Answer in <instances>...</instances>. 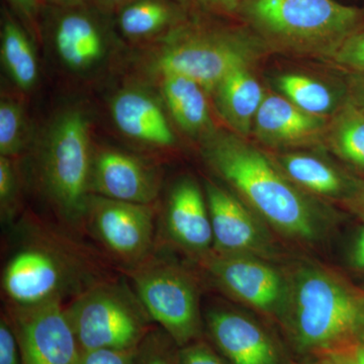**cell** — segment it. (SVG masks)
Masks as SVG:
<instances>
[{"label": "cell", "instance_id": "cell-33", "mask_svg": "<svg viewBox=\"0 0 364 364\" xmlns=\"http://www.w3.org/2000/svg\"><path fill=\"white\" fill-rule=\"evenodd\" d=\"M345 87H346L347 95L364 109V75L349 74Z\"/></svg>", "mask_w": 364, "mask_h": 364}, {"label": "cell", "instance_id": "cell-4", "mask_svg": "<svg viewBox=\"0 0 364 364\" xmlns=\"http://www.w3.org/2000/svg\"><path fill=\"white\" fill-rule=\"evenodd\" d=\"M244 11L273 45L323 56L331 57L364 26V9L336 0H247Z\"/></svg>", "mask_w": 364, "mask_h": 364}, {"label": "cell", "instance_id": "cell-30", "mask_svg": "<svg viewBox=\"0 0 364 364\" xmlns=\"http://www.w3.org/2000/svg\"><path fill=\"white\" fill-rule=\"evenodd\" d=\"M181 364H231L207 338L181 347Z\"/></svg>", "mask_w": 364, "mask_h": 364}, {"label": "cell", "instance_id": "cell-16", "mask_svg": "<svg viewBox=\"0 0 364 364\" xmlns=\"http://www.w3.org/2000/svg\"><path fill=\"white\" fill-rule=\"evenodd\" d=\"M328 121L301 111L282 95H265L252 131L258 140L274 148H296L324 140Z\"/></svg>", "mask_w": 364, "mask_h": 364}, {"label": "cell", "instance_id": "cell-5", "mask_svg": "<svg viewBox=\"0 0 364 364\" xmlns=\"http://www.w3.org/2000/svg\"><path fill=\"white\" fill-rule=\"evenodd\" d=\"M64 311L82 351L136 348L155 326L126 275L100 280Z\"/></svg>", "mask_w": 364, "mask_h": 364}, {"label": "cell", "instance_id": "cell-22", "mask_svg": "<svg viewBox=\"0 0 364 364\" xmlns=\"http://www.w3.org/2000/svg\"><path fill=\"white\" fill-rule=\"evenodd\" d=\"M56 47L62 61L74 69L90 66L104 51L102 36L85 16L72 14L60 21Z\"/></svg>", "mask_w": 364, "mask_h": 364}, {"label": "cell", "instance_id": "cell-25", "mask_svg": "<svg viewBox=\"0 0 364 364\" xmlns=\"http://www.w3.org/2000/svg\"><path fill=\"white\" fill-rule=\"evenodd\" d=\"M169 18V11L158 1H141L127 7L121 16V28L126 35L142 37L161 28Z\"/></svg>", "mask_w": 364, "mask_h": 364}, {"label": "cell", "instance_id": "cell-14", "mask_svg": "<svg viewBox=\"0 0 364 364\" xmlns=\"http://www.w3.org/2000/svg\"><path fill=\"white\" fill-rule=\"evenodd\" d=\"M161 230L164 245L179 249L195 260L212 250L207 198L193 179H181L170 191Z\"/></svg>", "mask_w": 364, "mask_h": 364}, {"label": "cell", "instance_id": "cell-19", "mask_svg": "<svg viewBox=\"0 0 364 364\" xmlns=\"http://www.w3.org/2000/svg\"><path fill=\"white\" fill-rule=\"evenodd\" d=\"M215 104L224 121L237 135L248 136L265 95L250 66L228 74L214 90Z\"/></svg>", "mask_w": 364, "mask_h": 364}, {"label": "cell", "instance_id": "cell-20", "mask_svg": "<svg viewBox=\"0 0 364 364\" xmlns=\"http://www.w3.org/2000/svg\"><path fill=\"white\" fill-rule=\"evenodd\" d=\"M324 141L340 159L364 174V109L348 95L328 122Z\"/></svg>", "mask_w": 364, "mask_h": 364}, {"label": "cell", "instance_id": "cell-13", "mask_svg": "<svg viewBox=\"0 0 364 364\" xmlns=\"http://www.w3.org/2000/svg\"><path fill=\"white\" fill-rule=\"evenodd\" d=\"M205 198L213 231V251L272 257V241L262 220L231 191L205 182Z\"/></svg>", "mask_w": 364, "mask_h": 364}, {"label": "cell", "instance_id": "cell-15", "mask_svg": "<svg viewBox=\"0 0 364 364\" xmlns=\"http://www.w3.org/2000/svg\"><path fill=\"white\" fill-rule=\"evenodd\" d=\"M156 169L135 156L105 150L93 157L90 193L109 200L153 205L159 195Z\"/></svg>", "mask_w": 364, "mask_h": 364}, {"label": "cell", "instance_id": "cell-23", "mask_svg": "<svg viewBox=\"0 0 364 364\" xmlns=\"http://www.w3.org/2000/svg\"><path fill=\"white\" fill-rule=\"evenodd\" d=\"M277 85L284 97L301 111L326 119L335 114L347 95L339 97L322 81L301 73L282 74L277 78Z\"/></svg>", "mask_w": 364, "mask_h": 364}, {"label": "cell", "instance_id": "cell-21", "mask_svg": "<svg viewBox=\"0 0 364 364\" xmlns=\"http://www.w3.org/2000/svg\"><path fill=\"white\" fill-rule=\"evenodd\" d=\"M163 93L172 117L189 134L207 130L210 124V109L205 90L193 79L177 74H166Z\"/></svg>", "mask_w": 364, "mask_h": 364}, {"label": "cell", "instance_id": "cell-29", "mask_svg": "<svg viewBox=\"0 0 364 364\" xmlns=\"http://www.w3.org/2000/svg\"><path fill=\"white\" fill-rule=\"evenodd\" d=\"M331 59L345 70L364 75V26L345 41Z\"/></svg>", "mask_w": 364, "mask_h": 364}, {"label": "cell", "instance_id": "cell-9", "mask_svg": "<svg viewBox=\"0 0 364 364\" xmlns=\"http://www.w3.org/2000/svg\"><path fill=\"white\" fill-rule=\"evenodd\" d=\"M156 208L91 195L85 232L102 245L107 258L122 270L147 258L157 244Z\"/></svg>", "mask_w": 364, "mask_h": 364}, {"label": "cell", "instance_id": "cell-36", "mask_svg": "<svg viewBox=\"0 0 364 364\" xmlns=\"http://www.w3.org/2000/svg\"><path fill=\"white\" fill-rule=\"evenodd\" d=\"M322 359L326 364H358L354 358L353 352L350 350L334 352L323 356Z\"/></svg>", "mask_w": 364, "mask_h": 364}, {"label": "cell", "instance_id": "cell-1", "mask_svg": "<svg viewBox=\"0 0 364 364\" xmlns=\"http://www.w3.org/2000/svg\"><path fill=\"white\" fill-rule=\"evenodd\" d=\"M11 228L1 273L6 305L65 303L112 277L107 260L64 226L26 215Z\"/></svg>", "mask_w": 364, "mask_h": 364}, {"label": "cell", "instance_id": "cell-24", "mask_svg": "<svg viewBox=\"0 0 364 364\" xmlns=\"http://www.w3.org/2000/svg\"><path fill=\"white\" fill-rule=\"evenodd\" d=\"M1 56L6 70L23 90H30L38 78V63L28 38L14 23H6L2 32Z\"/></svg>", "mask_w": 364, "mask_h": 364}, {"label": "cell", "instance_id": "cell-39", "mask_svg": "<svg viewBox=\"0 0 364 364\" xmlns=\"http://www.w3.org/2000/svg\"><path fill=\"white\" fill-rule=\"evenodd\" d=\"M208 1L219 4V6L228 9H234L239 4V0H208Z\"/></svg>", "mask_w": 364, "mask_h": 364}, {"label": "cell", "instance_id": "cell-34", "mask_svg": "<svg viewBox=\"0 0 364 364\" xmlns=\"http://www.w3.org/2000/svg\"><path fill=\"white\" fill-rule=\"evenodd\" d=\"M344 203L354 214L364 221V178L358 181L355 188Z\"/></svg>", "mask_w": 364, "mask_h": 364}, {"label": "cell", "instance_id": "cell-7", "mask_svg": "<svg viewBox=\"0 0 364 364\" xmlns=\"http://www.w3.org/2000/svg\"><path fill=\"white\" fill-rule=\"evenodd\" d=\"M166 251L157 243L147 258L123 272L155 325L183 347L205 338L200 286L195 273Z\"/></svg>", "mask_w": 364, "mask_h": 364}, {"label": "cell", "instance_id": "cell-10", "mask_svg": "<svg viewBox=\"0 0 364 364\" xmlns=\"http://www.w3.org/2000/svg\"><path fill=\"white\" fill-rule=\"evenodd\" d=\"M196 262L223 293L279 323L286 309L289 277L267 259L210 250Z\"/></svg>", "mask_w": 364, "mask_h": 364}, {"label": "cell", "instance_id": "cell-12", "mask_svg": "<svg viewBox=\"0 0 364 364\" xmlns=\"http://www.w3.org/2000/svg\"><path fill=\"white\" fill-rule=\"evenodd\" d=\"M21 364H80L81 350L64 311V304L6 305Z\"/></svg>", "mask_w": 364, "mask_h": 364}, {"label": "cell", "instance_id": "cell-17", "mask_svg": "<svg viewBox=\"0 0 364 364\" xmlns=\"http://www.w3.org/2000/svg\"><path fill=\"white\" fill-rule=\"evenodd\" d=\"M112 116L119 131L141 142L171 146L174 136L159 105L145 93L124 90L112 102Z\"/></svg>", "mask_w": 364, "mask_h": 364}, {"label": "cell", "instance_id": "cell-6", "mask_svg": "<svg viewBox=\"0 0 364 364\" xmlns=\"http://www.w3.org/2000/svg\"><path fill=\"white\" fill-rule=\"evenodd\" d=\"M91 152L88 123L77 111L55 122L40 159V179L62 226L85 233L90 193Z\"/></svg>", "mask_w": 364, "mask_h": 364}, {"label": "cell", "instance_id": "cell-3", "mask_svg": "<svg viewBox=\"0 0 364 364\" xmlns=\"http://www.w3.org/2000/svg\"><path fill=\"white\" fill-rule=\"evenodd\" d=\"M279 325L296 363L350 350L364 341V291L328 268L301 265L289 277Z\"/></svg>", "mask_w": 364, "mask_h": 364}, {"label": "cell", "instance_id": "cell-11", "mask_svg": "<svg viewBox=\"0 0 364 364\" xmlns=\"http://www.w3.org/2000/svg\"><path fill=\"white\" fill-rule=\"evenodd\" d=\"M203 322L210 343L231 364H296L286 341L247 314L214 306Z\"/></svg>", "mask_w": 364, "mask_h": 364}, {"label": "cell", "instance_id": "cell-27", "mask_svg": "<svg viewBox=\"0 0 364 364\" xmlns=\"http://www.w3.org/2000/svg\"><path fill=\"white\" fill-rule=\"evenodd\" d=\"M136 364H181V347L155 325L136 348Z\"/></svg>", "mask_w": 364, "mask_h": 364}, {"label": "cell", "instance_id": "cell-37", "mask_svg": "<svg viewBox=\"0 0 364 364\" xmlns=\"http://www.w3.org/2000/svg\"><path fill=\"white\" fill-rule=\"evenodd\" d=\"M23 13L32 16L36 9V0H11Z\"/></svg>", "mask_w": 364, "mask_h": 364}, {"label": "cell", "instance_id": "cell-31", "mask_svg": "<svg viewBox=\"0 0 364 364\" xmlns=\"http://www.w3.org/2000/svg\"><path fill=\"white\" fill-rule=\"evenodd\" d=\"M136 348H98L82 351L80 364H136Z\"/></svg>", "mask_w": 364, "mask_h": 364}, {"label": "cell", "instance_id": "cell-40", "mask_svg": "<svg viewBox=\"0 0 364 364\" xmlns=\"http://www.w3.org/2000/svg\"><path fill=\"white\" fill-rule=\"evenodd\" d=\"M296 364H326L322 359H314V360L303 361V363H296Z\"/></svg>", "mask_w": 364, "mask_h": 364}, {"label": "cell", "instance_id": "cell-35", "mask_svg": "<svg viewBox=\"0 0 364 364\" xmlns=\"http://www.w3.org/2000/svg\"><path fill=\"white\" fill-rule=\"evenodd\" d=\"M349 259L352 267L358 270H364V228L354 240Z\"/></svg>", "mask_w": 364, "mask_h": 364}, {"label": "cell", "instance_id": "cell-8", "mask_svg": "<svg viewBox=\"0 0 364 364\" xmlns=\"http://www.w3.org/2000/svg\"><path fill=\"white\" fill-rule=\"evenodd\" d=\"M261 48L255 39L239 33H193L163 53L157 65L163 75L186 76L205 91H214L228 74L251 66Z\"/></svg>", "mask_w": 364, "mask_h": 364}, {"label": "cell", "instance_id": "cell-32", "mask_svg": "<svg viewBox=\"0 0 364 364\" xmlns=\"http://www.w3.org/2000/svg\"><path fill=\"white\" fill-rule=\"evenodd\" d=\"M0 364H21L18 338L6 313L0 318Z\"/></svg>", "mask_w": 364, "mask_h": 364}, {"label": "cell", "instance_id": "cell-38", "mask_svg": "<svg viewBox=\"0 0 364 364\" xmlns=\"http://www.w3.org/2000/svg\"><path fill=\"white\" fill-rule=\"evenodd\" d=\"M354 358L358 364H364V341L359 343L358 346L352 349Z\"/></svg>", "mask_w": 364, "mask_h": 364}, {"label": "cell", "instance_id": "cell-26", "mask_svg": "<svg viewBox=\"0 0 364 364\" xmlns=\"http://www.w3.org/2000/svg\"><path fill=\"white\" fill-rule=\"evenodd\" d=\"M25 117L21 105L11 100L0 104V156L11 158L23 147Z\"/></svg>", "mask_w": 364, "mask_h": 364}, {"label": "cell", "instance_id": "cell-18", "mask_svg": "<svg viewBox=\"0 0 364 364\" xmlns=\"http://www.w3.org/2000/svg\"><path fill=\"white\" fill-rule=\"evenodd\" d=\"M272 160L289 181L312 195L345 202L358 184V179L345 176L336 167L314 155L284 153Z\"/></svg>", "mask_w": 364, "mask_h": 364}, {"label": "cell", "instance_id": "cell-28", "mask_svg": "<svg viewBox=\"0 0 364 364\" xmlns=\"http://www.w3.org/2000/svg\"><path fill=\"white\" fill-rule=\"evenodd\" d=\"M18 214V179L11 158L0 156V215L6 225H14Z\"/></svg>", "mask_w": 364, "mask_h": 364}, {"label": "cell", "instance_id": "cell-2", "mask_svg": "<svg viewBox=\"0 0 364 364\" xmlns=\"http://www.w3.org/2000/svg\"><path fill=\"white\" fill-rule=\"evenodd\" d=\"M205 161L263 222L294 240L313 243L324 237L328 215L298 188L272 158L243 136L222 134L203 149Z\"/></svg>", "mask_w": 364, "mask_h": 364}]
</instances>
